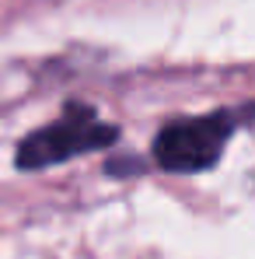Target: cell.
Here are the masks:
<instances>
[{
  "label": "cell",
  "mask_w": 255,
  "mask_h": 259,
  "mask_svg": "<svg viewBox=\"0 0 255 259\" xmlns=\"http://www.w3.org/2000/svg\"><path fill=\"white\" fill-rule=\"evenodd\" d=\"M116 137H119L116 126L101 123L94 109H87V105H67L56 123H49L45 130H39V133H32V137L21 140L18 165L21 168H45V165L67 161L74 154L98 151V147L112 144Z\"/></svg>",
  "instance_id": "6da1fadb"
},
{
  "label": "cell",
  "mask_w": 255,
  "mask_h": 259,
  "mask_svg": "<svg viewBox=\"0 0 255 259\" xmlns=\"http://www.w3.org/2000/svg\"><path fill=\"white\" fill-rule=\"evenodd\" d=\"M234 119L227 112H213L203 119H178L158 133L154 158L168 172H203L220 158Z\"/></svg>",
  "instance_id": "7a4b0ae2"
}]
</instances>
